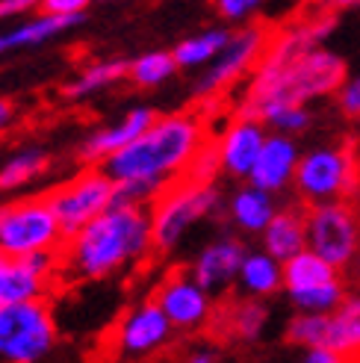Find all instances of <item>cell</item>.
<instances>
[{
    "label": "cell",
    "instance_id": "cell-1",
    "mask_svg": "<svg viewBox=\"0 0 360 363\" xmlns=\"http://www.w3.org/2000/svg\"><path fill=\"white\" fill-rule=\"evenodd\" d=\"M349 65L343 57L316 48L304 57L278 62L272 57H263L254 71V80L248 86V95L240 104V118L260 121L281 106H304V101L339 92L346 86Z\"/></svg>",
    "mask_w": 360,
    "mask_h": 363
},
{
    "label": "cell",
    "instance_id": "cell-2",
    "mask_svg": "<svg viewBox=\"0 0 360 363\" xmlns=\"http://www.w3.org/2000/svg\"><path fill=\"white\" fill-rule=\"evenodd\" d=\"M207 145L204 124L189 113L157 118L133 145L103 162V172L116 184L121 180H154L171 186V180L186 174L189 162Z\"/></svg>",
    "mask_w": 360,
    "mask_h": 363
},
{
    "label": "cell",
    "instance_id": "cell-3",
    "mask_svg": "<svg viewBox=\"0 0 360 363\" xmlns=\"http://www.w3.org/2000/svg\"><path fill=\"white\" fill-rule=\"evenodd\" d=\"M154 248L151 213L113 207L65 242V269L77 278H106L121 266L142 260Z\"/></svg>",
    "mask_w": 360,
    "mask_h": 363
},
{
    "label": "cell",
    "instance_id": "cell-4",
    "mask_svg": "<svg viewBox=\"0 0 360 363\" xmlns=\"http://www.w3.org/2000/svg\"><path fill=\"white\" fill-rule=\"evenodd\" d=\"M360 184V166L349 145H325L301 154L296 172V189L304 204H334L346 201Z\"/></svg>",
    "mask_w": 360,
    "mask_h": 363
},
{
    "label": "cell",
    "instance_id": "cell-5",
    "mask_svg": "<svg viewBox=\"0 0 360 363\" xmlns=\"http://www.w3.org/2000/svg\"><path fill=\"white\" fill-rule=\"evenodd\" d=\"M45 198H47V204L62 228V237L68 242V240H74L83 228H89L95 219H101L103 213L113 210L116 180L101 166H95V169L80 172L77 177L65 180L62 186L47 192Z\"/></svg>",
    "mask_w": 360,
    "mask_h": 363
},
{
    "label": "cell",
    "instance_id": "cell-6",
    "mask_svg": "<svg viewBox=\"0 0 360 363\" xmlns=\"http://www.w3.org/2000/svg\"><path fill=\"white\" fill-rule=\"evenodd\" d=\"M62 242V228L47 198H27L0 210V254L6 257L21 260L39 251H60Z\"/></svg>",
    "mask_w": 360,
    "mask_h": 363
},
{
    "label": "cell",
    "instance_id": "cell-7",
    "mask_svg": "<svg viewBox=\"0 0 360 363\" xmlns=\"http://www.w3.org/2000/svg\"><path fill=\"white\" fill-rule=\"evenodd\" d=\"M219 207V189L177 180L151 207V233L157 251H171L186 237V230Z\"/></svg>",
    "mask_w": 360,
    "mask_h": 363
},
{
    "label": "cell",
    "instance_id": "cell-8",
    "mask_svg": "<svg viewBox=\"0 0 360 363\" xmlns=\"http://www.w3.org/2000/svg\"><path fill=\"white\" fill-rule=\"evenodd\" d=\"M57 342L45 301L0 307V363H39Z\"/></svg>",
    "mask_w": 360,
    "mask_h": 363
},
{
    "label": "cell",
    "instance_id": "cell-9",
    "mask_svg": "<svg viewBox=\"0 0 360 363\" xmlns=\"http://www.w3.org/2000/svg\"><path fill=\"white\" fill-rule=\"evenodd\" d=\"M308 248L334 269L354 266L360 254V219L349 201L308 210Z\"/></svg>",
    "mask_w": 360,
    "mask_h": 363
},
{
    "label": "cell",
    "instance_id": "cell-10",
    "mask_svg": "<svg viewBox=\"0 0 360 363\" xmlns=\"http://www.w3.org/2000/svg\"><path fill=\"white\" fill-rule=\"evenodd\" d=\"M269 45H272V35H269L266 27H260V24L237 30L230 45L222 50V57L204 71L201 80L195 83V95L210 98L215 92H222V89H227L230 83H237L242 74H248L251 68L263 62Z\"/></svg>",
    "mask_w": 360,
    "mask_h": 363
},
{
    "label": "cell",
    "instance_id": "cell-11",
    "mask_svg": "<svg viewBox=\"0 0 360 363\" xmlns=\"http://www.w3.org/2000/svg\"><path fill=\"white\" fill-rule=\"evenodd\" d=\"M171 322L166 319V313L159 311L157 301H142L139 307L124 316V322L118 325V349L128 357H142L157 352L163 342H169L171 337Z\"/></svg>",
    "mask_w": 360,
    "mask_h": 363
},
{
    "label": "cell",
    "instance_id": "cell-12",
    "mask_svg": "<svg viewBox=\"0 0 360 363\" xmlns=\"http://www.w3.org/2000/svg\"><path fill=\"white\" fill-rule=\"evenodd\" d=\"M157 121V113L148 110V106H133V110L124 116L121 121L103 127V130L92 133L83 145H80V160L89 162V169L95 166H103L110 157H116L118 151H124L128 145H133L142 133L148 130V127H154Z\"/></svg>",
    "mask_w": 360,
    "mask_h": 363
},
{
    "label": "cell",
    "instance_id": "cell-13",
    "mask_svg": "<svg viewBox=\"0 0 360 363\" xmlns=\"http://www.w3.org/2000/svg\"><path fill=\"white\" fill-rule=\"evenodd\" d=\"M298 162H301V151H298V145H296L293 136L269 133L257 166L248 177V184L269 192V195H275V192L286 189L290 184H296Z\"/></svg>",
    "mask_w": 360,
    "mask_h": 363
},
{
    "label": "cell",
    "instance_id": "cell-14",
    "mask_svg": "<svg viewBox=\"0 0 360 363\" xmlns=\"http://www.w3.org/2000/svg\"><path fill=\"white\" fill-rule=\"evenodd\" d=\"M154 301L171 322V328H198L210 316V293H204L192 275H171L163 281Z\"/></svg>",
    "mask_w": 360,
    "mask_h": 363
},
{
    "label": "cell",
    "instance_id": "cell-15",
    "mask_svg": "<svg viewBox=\"0 0 360 363\" xmlns=\"http://www.w3.org/2000/svg\"><path fill=\"white\" fill-rule=\"evenodd\" d=\"M245 245L240 240H215L201 248V254L192 263V281L204 289V293H215V289L227 286L230 281L240 278V269L245 263Z\"/></svg>",
    "mask_w": 360,
    "mask_h": 363
},
{
    "label": "cell",
    "instance_id": "cell-16",
    "mask_svg": "<svg viewBox=\"0 0 360 363\" xmlns=\"http://www.w3.org/2000/svg\"><path fill=\"white\" fill-rule=\"evenodd\" d=\"M266 139H269V133L263 130L260 121L237 118L225 130V136L219 139L222 169L230 177H251V172H254L257 160H260V151H263Z\"/></svg>",
    "mask_w": 360,
    "mask_h": 363
},
{
    "label": "cell",
    "instance_id": "cell-17",
    "mask_svg": "<svg viewBox=\"0 0 360 363\" xmlns=\"http://www.w3.org/2000/svg\"><path fill=\"white\" fill-rule=\"evenodd\" d=\"M263 251L278 263H286L308 251V210H278V216L263 230Z\"/></svg>",
    "mask_w": 360,
    "mask_h": 363
},
{
    "label": "cell",
    "instance_id": "cell-18",
    "mask_svg": "<svg viewBox=\"0 0 360 363\" xmlns=\"http://www.w3.org/2000/svg\"><path fill=\"white\" fill-rule=\"evenodd\" d=\"M45 286H47V281H42L24 260L0 254V307L42 301Z\"/></svg>",
    "mask_w": 360,
    "mask_h": 363
},
{
    "label": "cell",
    "instance_id": "cell-19",
    "mask_svg": "<svg viewBox=\"0 0 360 363\" xmlns=\"http://www.w3.org/2000/svg\"><path fill=\"white\" fill-rule=\"evenodd\" d=\"M86 21V12L83 15H33L27 18L24 24H15L12 30L0 33V42H4V50H18V48H33V45H42L53 35H60L71 27H77Z\"/></svg>",
    "mask_w": 360,
    "mask_h": 363
},
{
    "label": "cell",
    "instance_id": "cell-20",
    "mask_svg": "<svg viewBox=\"0 0 360 363\" xmlns=\"http://www.w3.org/2000/svg\"><path fill=\"white\" fill-rule=\"evenodd\" d=\"M278 216L275 210V198L257 189V186H242L233 192L230 198V219L240 230H248V233H263L272 219Z\"/></svg>",
    "mask_w": 360,
    "mask_h": 363
},
{
    "label": "cell",
    "instance_id": "cell-21",
    "mask_svg": "<svg viewBox=\"0 0 360 363\" xmlns=\"http://www.w3.org/2000/svg\"><path fill=\"white\" fill-rule=\"evenodd\" d=\"M334 281H339V269L325 263L310 248L301 251L298 257L283 263V289H286V296L308 293V289H316V286H328Z\"/></svg>",
    "mask_w": 360,
    "mask_h": 363
},
{
    "label": "cell",
    "instance_id": "cell-22",
    "mask_svg": "<svg viewBox=\"0 0 360 363\" xmlns=\"http://www.w3.org/2000/svg\"><path fill=\"white\" fill-rule=\"evenodd\" d=\"M237 281L251 298L260 301L266 296H275L283 286V263H278L266 251H248Z\"/></svg>",
    "mask_w": 360,
    "mask_h": 363
},
{
    "label": "cell",
    "instance_id": "cell-23",
    "mask_svg": "<svg viewBox=\"0 0 360 363\" xmlns=\"http://www.w3.org/2000/svg\"><path fill=\"white\" fill-rule=\"evenodd\" d=\"M233 33L225 30V27H213V30H204L198 35H189V39L177 42L174 45V62L177 68H201V65H213L215 60L222 57V50L230 45Z\"/></svg>",
    "mask_w": 360,
    "mask_h": 363
},
{
    "label": "cell",
    "instance_id": "cell-24",
    "mask_svg": "<svg viewBox=\"0 0 360 363\" xmlns=\"http://www.w3.org/2000/svg\"><path fill=\"white\" fill-rule=\"evenodd\" d=\"M337 354H360V296H349L328 316V346Z\"/></svg>",
    "mask_w": 360,
    "mask_h": 363
},
{
    "label": "cell",
    "instance_id": "cell-25",
    "mask_svg": "<svg viewBox=\"0 0 360 363\" xmlns=\"http://www.w3.org/2000/svg\"><path fill=\"white\" fill-rule=\"evenodd\" d=\"M124 77H130V62H124V60H101L95 65H89L77 80H71V86L65 89V95L80 101V98H89V95L101 92V89L116 86Z\"/></svg>",
    "mask_w": 360,
    "mask_h": 363
},
{
    "label": "cell",
    "instance_id": "cell-26",
    "mask_svg": "<svg viewBox=\"0 0 360 363\" xmlns=\"http://www.w3.org/2000/svg\"><path fill=\"white\" fill-rule=\"evenodd\" d=\"M47 166H50V157L42 148H27L21 154H15L0 169V189L4 192L24 189L33 180H39L47 172Z\"/></svg>",
    "mask_w": 360,
    "mask_h": 363
},
{
    "label": "cell",
    "instance_id": "cell-27",
    "mask_svg": "<svg viewBox=\"0 0 360 363\" xmlns=\"http://www.w3.org/2000/svg\"><path fill=\"white\" fill-rule=\"evenodd\" d=\"M174 71H177V62L171 50H148L130 62V80L142 89H154L159 83L171 80Z\"/></svg>",
    "mask_w": 360,
    "mask_h": 363
},
{
    "label": "cell",
    "instance_id": "cell-28",
    "mask_svg": "<svg viewBox=\"0 0 360 363\" xmlns=\"http://www.w3.org/2000/svg\"><path fill=\"white\" fill-rule=\"evenodd\" d=\"M346 298L349 296L343 289V281H334L328 286H316V289H308V293H293L290 296V301L298 307L301 313H316V316H331Z\"/></svg>",
    "mask_w": 360,
    "mask_h": 363
},
{
    "label": "cell",
    "instance_id": "cell-29",
    "mask_svg": "<svg viewBox=\"0 0 360 363\" xmlns=\"http://www.w3.org/2000/svg\"><path fill=\"white\" fill-rule=\"evenodd\" d=\"M286 340L304 349H325L328 346V316L298 313L286 325Z\"/></svg>",
    "mask_w": 360,
    "mask_h": 363
},
{
    "label": "cell",
    "instance_id": "cell-30",
    "mask_svg": "<svg viewBox=\"0 0 360 363\" xmlns=\"http://www.w3.org/2000/svg\"><path fill=\"white\" fill-rule=\"evenodd\" d=\"M169 186L166 184H154V180H121L116 184V198L113 207H130V210H148L163 198Z\"/></svg>",
    "mask_w": 360,
    "mask_h": 363
},
{
    "label": "cell",
    "instance_id": "cell-31",
    "mask_svg": "<svg viewBox=\"0 0 360 363\" xmlns=\"http://www.w3.org/2000/svg\"><path fill=\"white\" fill-rule=\"evenodd\" d=\"M266 319H269V311L257 301V298H248L242 304H237V311H233L230 322H233V331L245 340H257L266 328Z\"/></svg>",
    "mask_w": 360,
    "mask_h": 363
},
{
    "label": "cell",
    "instance_id": "cell-32",
    "mask_svg": "<svg viewBox=\"0 0 360 363\" xmlns=\"http://www.w3.org/2000/svg\"><path fill=\"white\" fill-rule=\"evenodd\" d=\"M222 169V160H219V145H204L198 157L189 162L186 174L180 180H186V184H198V186H210L215 172Z\"/></svg>",
    "mask_w": 360,
    "mask_h": 363
},
{
    "label": "cell",
    "instance_id": "cell-33",
    "mask_svg": "<svg viewBox=\"0 0 360 363\" xmlns=\"http://www.w3.org/2000/svg\"><path fill=\"white\" fill-rule=\"evenodd\" d=\"M263 124H272L275 133H283V136H293V133H301L308 130L310 124V113L304 110V106H281V110H272Z\"/></svg>",
    "mask_w": 360,
    "mask_h": 363
},
{
    "label": "cell",
    "instance_id": "cell-34",
    "mask_svg": "<svg viewBox=\"0 0 360 363\" xmlns=\"http://www.w3.org/2000/svg\"><path fill=\"white\" fill-rule=\"evenodd\" d=\"M337 101H339V110L351 118H360V74L346 80V86L337 92Z\"/></svg>",
    "mask_w": 360,
    "mask_h": 363
},
{
    "label": "cell",
    "instance_id": "cell-35",
    "mask_svg": "<svg viewBox=\"0 0 360 363\" xmlns=\"http://www.w3.org/2000/svg\"><path fill=\"white\" fill-rule=\"evenodd\" d=\"M257 6H260L257 0H219V4H215L219 15L227 18V21H242L251 12H257Z\"/></svg>",
    "mask_w": 360,
    "mask_h": 363
},
{
    "label": "cell",
    "instance_id": "cell-36",
    "mask_svg": "<svg viewBox=\"0 0 360 363\" xmlns=\"http://www.w3.org/2000/svg\"><path fill=\"white\" fill-rule=\"evenodd\" d=\"M35 275L42 281H47L53 275V269H57V260H60V251H39V254H30V257H21Z\"/></svg>",
    "mask_w": 360,
    "mask_h": 363
},
{
    "label": "cell",
    "instance_id": "cell-37",
    "mask_svg": "<svg viewBox=\"0 0 360 363\" xmlns=\"http://www.w3.org/2000/svg\"><path fill=\"white\" fill-rule=\"evenodd\" d=\"M42 9L47 15H83L89 9L86 0H45Z\"/></svg>",
    "mask_w": 360,
    "mask_h": 363
},
{
    "label": "cell",
    "instance_id": "cell-38",
    "mask_svg": "<svg viewBox=\"0 0 360 363\" xmlns=\"http://www.w3.org/2000/svg\"><path fill=\"white\" fill-rule=\"evenodd\" d=\"M346 357L337 354L331 349H310L308 354H304V363H343Z\"/></svg>",
    "mask_w": 360,
    "mask_h": 363
},
{
    "label": "cell",
    "instance_id": "cell-39",
    "mask_svg": "<svg viewBox=\"0 0 360 363\" xmlns=\"http://www.w3.org/2000/svg\"><path fill=\"white\" fill-rule=\"evenodd\" d=\"M27 9H33V0H0V18L21 15Z\"/></svg>",
    "mask_w": 360,
    "mask_h": 363
},
{
    "label": "cell",
    "instance_id": "cell-40",
    "mask_svg": "<svg viewBox=\"0 0 360 363\" xmlns=\"http://www.w3.org/2000/svg\"><path fill=\"white\" fill-rule=\"evenodd\" d=\"M12 116H15V106H12V101H6V98H0V130L12 121Z\"/></svg>",
    "mask_w": 360,
    "mask_h": 363
},
{
    "label": "cell",
    "instance_id": "cell-41",
    "mask_svg": "<svg viewBox=\"0 0 360 363\" xmlns=\"http://www.w3.org/2000/svg\"><path fill=\"white\" fill-rule=\"evenodd\" d=\"M186 363H215V354L213 352H195L186 357Z\"/></svg>",
    "mask_w": 360,
    "mask_h": 363
},
{
    "label": "cell",
    "instance_id": "cell-42",
    "mask_svg": "<svg viewBox=\"0 0 360 363\" xmlns=\"http://www.w3.org/2000/svg\"><path fill=\"white\" fill-rule=\"evenodd\" d=\"M351 272H354V284L360 286V254H357V260H354V266H351Z\"/></svg>",
    "mask_w": 360,
    "mask_h": 363
},
{
    "label": "cell",
    "instance_id": "cell-43",
    "mask_svg": "<svg viewBox=\"0 0 360 363\" xmlns=\"http://www.w3.org/2000/svg\"><path fill=\"white\" fill-rule=\"evenodd\" d=\"M4 53H6V50H4V42H0V57H4Z\"/></svg>",
    "mask_w": 360,
    "mask_h": 363
}]
</instances>
